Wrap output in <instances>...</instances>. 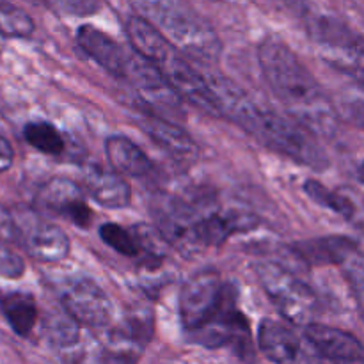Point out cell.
<instances>
[{"label": "cell", "mask_w": 364, "mask_h": 364, "mask_svg": "<svg viewBox=\"0 0 364 364\" xmlns=\"http://www.w3.org/2000/svg\"><path fill=\"white\" fill-rule=\"evenodd\" d=\"M28 2H34V4H43V0H28Z\"/></svg>", "instance_id": "obj_32"}, {"label": "cell", "mask_w": 364, "mask_h": 364, "mask_svg": "<svg viewBox=\"0 0 364 364\" xmlns=\"http://www.w3.org/2000/svg\"><path fill=\"white\" fill-rule=\"evenodd\" d=\"M256 274L265 294L288 322L306 327L315 320L318 301L304 281L276 263H259Z\"/></svg>", "instance_id": "obj_5"}, {"label": "cell", "mask_w": 364, "mask_h": 364, "mask_svg": "<svg viewBox=\"0 0 364 364\" xmlns=\"http://www.w3.org/2000/svg\"><path fill=\"white\" fill-rule=\"evenodd\" d=\"M77 41L80 48L100 64L105 71L119 80H127L135 59V50L128 52L123 45L107 36L92 25H82L77 32Z\"/></svg>", "instance_id": "obj_11"}, {"label": "cell", "mask_w": 364, "mask_h": 364, "mask_svg": "<svg viewBox=\"0 0 364 364\" xmlns=\"http://www.w3.org/2000/svg\"><path fill=\"white\" fill-rule=\"evenodd\" d=\"M4 46H6V36H4L2 31H0V52L4 50Z\"/></svg>", "instance_id": "obj_30"}, {"label": "cell", "mask_w": 364, "mask_h": 364, "mask_svg": "<svg viewBox=\"0 0 364 364\" xmlns=\"http://www.w3.org/2000/svg\"><path fill=\"white\" fill-rule=\"evenodd\" d=\"M127 36L132 50L155 64L180 98L199 107L203 112L217 116L203 71L187 63L151 23L141 16H130L127 21Z\"/></svg>", "instance_id": "obj_3"}, {"label": "cell", "mask_w": 364, "mask_h": 364, "mask_svg": "<svg viewBox=\"0 0 364 364\" xmlns=\"http://www.w3.org/2000/svg\"><path fill=\"white\" fill-rule=\"evenodd\" d=\"M102 0H43V4L52 7L53 11H59L64 14H73V16H89L100 9Z\"/></svg>", "instance_id": "obj_25"}, {"label": "cell", "mask_w": 364, "mask_h": 364, "mask_svg": "<svg viewBox=\"0 0 364 364\" xmlns=\"http://www.w3.org/2000/svg\"><path fill=\"white\" fill-rule=\"evenodd\" d=\"M18 226V242L34 259L43 263L63 262L70 255V238L63 228L48 223L32 212L14 215Z\"/></svg>", "instance_id": "obj_9"}, {"label": "cell", "mask_w": 364, "mask_h": 364, "mask_svg": "<svg viewBox=\"0 0 364 364\" xmlns=\"http://www.w3.org/2000/svg\"><path fill=\"white\" fill-rule=\"evenodd\" d=\"M60 304L78 326L102 329L112 320V301L89 277H71L60 287Z\"/></svg>", "instance_id": "obj_8"}, {"label": "cell", "mask_w": 364, "mask_h": 364, "mask_svg": "<svg viewBox=\"0 0 364 364\" xmlns=\"http://www.w3.org/2000/svg\"><path fill=\"white\" fill-rule=\"evenodd\" d=\"M358 245L345 237H326L315 240L299 242L294 245V252L309 265H338L345 262Z\"/></svg>", "instance_id": "obj_18"}, {"label": "cell", "mask_w": 364, "mask_h": 364, "mask_svg": "<svg viewBox=\"0 0 364 364\" xmlns=\"http://www.w3.org/2000/svg\"><path fill=\"white\" fill-rule=\"evenodd\" d=\"M23 137L28 144L45 155H60L64 151V139L53 124L34 121L23 128Z\"/></svg>", "instance_id": "obj_21"}, {"label": "cell", "mask_w": 364, "mask_h": 364, "mask_svg": "<svg viewBox=\"0 0 364 364\" xmlns=\"http://www.w3.org/2000/svg\"><path fill=\"white\" fill-rule=\"evenodd\" d=\"M258 226L255 213L238 208L201 210L199 233L205 247H219L231 235L251 231Z\"/></svg>", "instance_id": "obj_14"}, {"label": "cell", "mask_w": 364, "mask_h": 364, "mask_svg": "<svg viewBox=\"0 0 364 364\" xmlns=\"http://www.w3.org/2000/svg\"><path fill=\"white\" fill-rule=\"evenodd\" d=\"M155 215L160 235L185 256H196L205 251V244L199 233L201 210L194 203H187L180 198L164 196L155 203L151 210Z\"/></svg>", "instance_id": "obj_7"}, {"label": "cell", "mask_w": 364, "mask_h": 364, "mask_svg": "<svg viewBox=\"0 0 364 364\" xmlns=\"http://www.w3.org/2000/svg\"><path fill=\"white\" fill-rule=\"evenodd\" d=\"M340 269L343 270V276L347 283L350 284V290L354 294L355 302H358L359 315L364 322V256L359 252V249L352 251L345 258Z\"/></svg>", "instance_id": "obj_24"}, {"label": "cell", "mask_w": 364, "mask_h": 364, "mask_svg": "<svg viewBox=\"0 0 364 364\" xmlns=\"http://www.w3.org/2000/svg\"><path fill=\"white\" fill-rule=\"evenodd\" d=\"M304 191L316 205L323 206V208L331 210V212L338 213V215L345 217V219H352L355 213V206L352 201L345 196L336 194V192L329 191L326 185H322L316 180H308L304 183Z\"/></svg>", "instance_id": "obj_22"}, {"label": "cell", "mask_w": 364, "mask_h": 364, "mask_svg": "<svg viewBox=\"0 0 364 364\" xmlns=\"http://www.w3.org/2000/svg\"><path fill=\"white\" fill-rule=\"evenodd\" d=\"M205 80L217 116L233 121L247 134L255 135L263 146L301 166L315 171H326L329 167V156L308 128L297 121L284 119L274 110L262 109L247 92L223 75L205 71Z\"/></svg>", "instance_id": "obj_1"}, {"label": "cell", "mask_w": 364, "mask_h": 364, "mask_svg": "<svg viewBox=\"0 0 364 364\" xmlns=\"http://www.w3.org/2000/svg\"><path fill=\"white\" fill-rule=\"evenodd\" d=\"M13 160H14L13 146H11V142L7 141L6 137H2V135H0V173L11 169V166H13Z\"/></svg>", "instance_id": "obj_29"}, {"label": "cell", "mask_w": 364, "mask_h": 364, "mask_svg": "<svg viewBox=\"0 0 364 364\" xmlns=\"http://www.w3.org/2000/svg\"><path fill=\"white\" fill-rule=\"evenodd\" d=\"M259 350L274 363H308L316 359L291 327L272 318L262 320L258 327Z\"/></svg>", "instance_id": "obj_13"}, {"label": "cell", "mask_w": 364, "mask_h": 364, "mask_svg": "<svg viewBox=\"0 0 364 364\" xmlns=\"http://www.w3.org/2000/svg\"><path fill=\"white\" fill-rule=\"evenodd\" d=\"M359 180H361V183L364 185V162L361 164V167H359Z\"/></svg>", "instance_id": "obj_31"}, {"label": "cell", "mask_w": 364, "mask_h": 364, "mask_svg": "<svg viewBox=\"0 0 364 364\" xmlns=\"http://www.w3.org/2000/svg\"><path fill=\"white\" fill-rule=\"evenodd\" d=\"M306 343L318 359L334 363H364V345L350 333L322 323L306 326Z\"/></svg>", "instance_id": "obj_12"}, {"label": "cell", "mask_w": 364, "mask_h": 364, "mask_svg": "<svg viewBox=\"0 0 364 364\" xmlns=\"http://www.w3.org/2000/svg\"><path fill=\"white\" fill-rule=\"evenodd\" d=\"M0 297H2V295H0Z\"/></svg>", "instance_id": "obj_33"}, {"label": "cell", "mask_w": 364, "mask_h": 364, "mask_svg": "<svg viewBox=\"0 0 364 364\" xmlns=\"http://www.w3.org/2000/svg\"><path fill=\"white\" fill-rule=\"evenodd\" d=\"M36 203L41 210L71 220L75 226L87 228L91 224L92 212L85 201L80 185L66 178H53L39 188Z\"/></svg>", "instance_id": "obj_10"}, {"label": "cell", "mask_w": 364, "mask_h": 364, "mask_svg": "<svg viewBox=\"0 0 364 364\" xmlns=\"http://www.w3.org/2000/svg\"><path fill=\"white\" fill-rule=\"evenodd\" d=\"M139 127L153 139V142H156L164 151L169 153L178 162L191 164L198 159V144L191 137V134H187L178 124L159 116H141Z\"/></svg>", "instance_id": "obj_15"}, {"label": "cell", "mask_w": 364, "mask_h": 364, "mask_svg": "<svg viewBox=\"0 0 364 364\" xmlns=\"http://www.w3.org/2000/svg\"><path fill=\"white\" fill-rule=\"evenodd\" d=\"M84 185L89 196L105 208L119 210L130 205L132 188L117 171L103 169L100 166L89 167L85 171Z\"/></svg>", "instance_id": "obj_16"}, {"label": "cell", "mask_w": 364, "mask_h": 364, "mask_svg": "<svg viewBox=\"0 0 364 364\" xmlns=\"http://www.w3.org/2000/svg\"><path fill=\"white\" fill-rule=\"evenodd\" d=\"M34 28V20L23 9L0 0V31L6 38H28Z\"/></svg>", "instance_id": "obj_23"}, {"label": "cell", "mask_w": 364, "mask_h": 364, "mask_svg": "<svg viewBox=\"0 0 364 364\" xmlns=\"http://www.w3.org/2000/svg\"><path fill=\"white\" fill-rule=\"evenodd\" d=\"M137 16L151 23L171 45L192 59L215 63L220 39L212 25L185 0H128Z\"/></svg>", "instance_id": "obj_4"}, {"label": "cell", "mask_w": 364, "mask_h": 364, "mask_svg": "<svg viewBox=\"0 0 364 364\" xmlns=\"http://www.w3.org/2000/svg\"><path fill=\"white\" fill-rule=\"evenodd\" d=\"M100 237L109 247L119 255L128 256V258H141L146 252L144 238L135 231L124 230L123 226L114 223H107L100 228Z\"/></svg>", "instance_id": "obj_20"}, {"label": "cell", "mask_w": 364, "mask_h": 364, "mask_svg": "<svg viewBox=\"0 0 364 364\" xmlns=\"http://www.w3.org/2000/svg\"><path fill=\"white\" fill-rule=\"evenodd\" d=\"M309 34L323 63L354 80L364 82L363 36L334 18H318Z\"/></svg>", "instance_id": "obj_6"}, {"label": "cell", "mask_w": 364, "mask_h": 364, "mask_svg": "<svg viewBox=\"0 0 364 364\" xmlns=\"http://www.w3.org/2000/svg\"><path fill=\"white\" fill-rule=\"evenodd\" d=\"M18 242V226L14 215L0 203V244Z\"/></svg>", "instance_id": "obj_28"}, {"label": "cell", "mask_w": 364, "mask_h": 364, "mask_svg": "<svg viewBox=\"0 0 364 364\" xmlns=\"http://www.w3.org/2000/svg\"><path fill=\"white\" fill-rule=\"evenodd\" d=\"M0 309L9 322L11 329L21 338L31 336L38 323L39 311L36 299L25 291H13L0 297Z\"/></svg>", "instance_id": "obj_19"}, {"label": "cell", "mask_w": 364, "mask_h": 364, "mask_svg": "<svg viewBox=\"0 0 364 364\" xmlns=\"http://www.w3.org/2000/svg\"><path fill=\"white\" fill-rule=\"evenodd\" d=\"M343 107L348 121L364 132V82H359L358 87L348 92L343 100Z\"/></svg>", "instance_id": "obj_26"}, {"label": "cell", "mask_w": 364, "mask_h": 364, "mask_svg": "<svg viewBox=\"0 0 364 364\" xmlns=\"http://www.w3.org/2000/svg\"><path fill=\"white\" fill-rule=\"evenodd\" d=\"M4 244H0V276L6 277H20L23 274L25 267L23 262L18 255L7 251L6 247H2Z\"/></svg>", "instance_id": "obj_27"}, {"label": "cell", "mask_w": 364, "mask_h": 364, "mask_svg": "<svg viewBox=\"0 0 364 364\" xmlns=\"http://www.w3.org/2000/svg\"><path fill=\"white\" fill-rule=\"evenodd\" d=\"M105 155L110 167L123 176H146L153 164L144 151L123 135H112L105 141Z\"/></svg>", "instance_id": "obj_17"}, {"label": "cell", "mask_w": 364, "mask_h": 364, "mask_svg": "<svg viewBox=\"0 0 364 364\" xmlns=\"http://www.w3.org/2000/svg\"><path fill=\"white\" fill-rule=\"evenodd\" d=\"M258 59L267 84L291 119L315 135L331 137L338 128V114L301 59L277 39L259 45Z\"/></svg>", "instance_id": "obj_2"}]
</instances>
